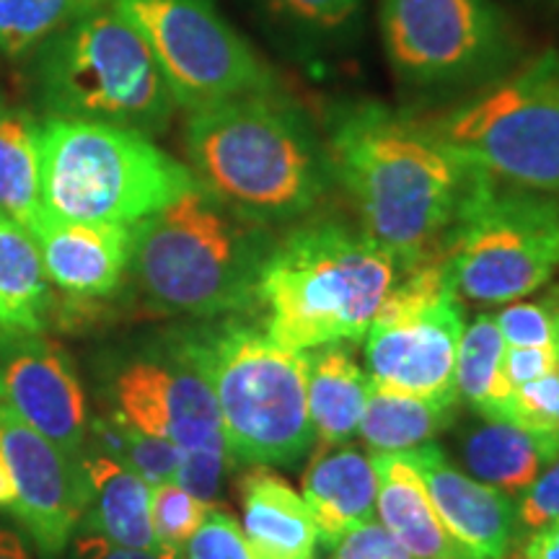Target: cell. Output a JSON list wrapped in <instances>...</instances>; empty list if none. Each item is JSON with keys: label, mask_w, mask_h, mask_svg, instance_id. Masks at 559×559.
<instances>
[{"label": "cell", "mask_w": 559, "mask_h": 559, "mask_svg": "<svg viewBox=\"0 0 559 559\" xmlns=\"http://www.w3.org/2000/svg\"><path fill=\"white\" fill-rule=\"evenodd\" d=\"M324 143L360 228L391 251L400 272L443 260L485 171L466 164L428 120L379 102L334 107Z\"/></svg>", "instance_id": "obj_1"}, {"label": "cell", "mask_w": 559, "mask_h": 559, "mask_svg": "<svg viewBox=\"0 0 559 559\" xmlns=\"http://www.w3.org/2000/svg\"><path fill=\"white\" fill-rule=\"evenodd\" d=\"M185 151L200 187L272 230L317 215L337 187L324 135L283 88L187 111Z\"/></svg>", "instance_id": "obj_2"}, {"label": "cell", "mask_w": 559, "mask_h": 559, "mask_svg": "<svg viewBox=\"0 0 559 559\" xmlns=\"http://www.w3.org/2000/svg\"><path fill=\"white\" fill-rule=\"evenodd\" d=\"M400 275L391 251L366 230L330 215H309L275 236L254 311L277 345L313 349L366 337Z\"/></svg>", "instance_id": "obj_3"}, {"label": "cell", "mask_w": 559, "mask_h": 559, "mask_svg": "<svg viewBox=\"0 0 559 559\" xmlns=\"http://www.w3.org/2000/svg\"><path fill=\"white\" fill-rule=\"evenodd\" d=\"M275 230L251 223L194 181L181 198L132 223L130 285L145 309L221 319L254 311L257 277Z\"/></svg>", "instance_id": "obj_4"}, {"label": "cell", "mask_w": 559, "mask_h": 559, "mask_svg": "<svg viewBox=\"0 0 559 559\" xmlns=\"http://www.w3.org/2000/svg\"><path fill=\"white\" fill-rule=\"evenodd\" d=\"M210 381L230 466H296L313 445L309 353L236 317L179 330Z\"/></svg>", "instance_id": "obj_5"}, {"label": "cell", "mask_w": 559, "mask_h": 559, "mask_svg": "<svg viewBox=\"0 0 559 559\" xmlns=\"http://www.w3.org/2000/svg\"><path fill=\"white\" fill-rule=\"evenodd\" d=\"M29 58L34 96L45 115L156 138L179 109L148 45L111 3L52 34Z\"/></svg>", "instance_id": "obj_6"}, {"label": "cell", "mask_w": 559, "mask_h": 559, "mask_svg": "<svg viewBox=\"0 0 559 559\" xmlns=\"http://www.w3.org/2000/svg\"><path fill=\"white\" fill-rule=\"evenodd\" d=\"M41 210L60 221L132 223L194 187L192 171L143 132L45 115Z\"/></svg>", "instance_id": "obj_7"}, {"label": "cell", "mask_w": 559, "mask_h": 559, "mask_svg": "<svg viewBox=\"0 0 559 559\" xmlns=\"http://www.w3.org/2000/svg\"><path fill=\"white\" fill-rule=\"evenodd\" d=\"M474 169L559 200V55H526L506 75L425 117Z\"/></svg>", "instance_id": "obj_8"}, {"label": "cell", "mask_w": 559, "mask_h": 559, "mask_svg": "<svg viewBox=\"0 0 559 559\" xmlns=\"http://www.w3.org/2000/svg\"><path fill=\"white\" fill-rule=\"evenodd\" d=\"M389 70L419 96L472 94L526 58L498 0H379Z\"/></svg>", "instance_id": "obj_9"}, {"label": "cell", "mask_w": 559, "mask_h": 559, "mask_svg": "<svg viewBox=\"0 0 559 559\" xmlns=\"http://www.w3.org/2000/svg\"><path fill=\"white\" fill-rule=\"evenodd\" d=\"M445 264L459 298L510 304L559 270V200L481 177L453 228Z\"/></svg>", "instance_id": "obj_10"}, {"label": "cell", "mask_w": 559, "mask_h": 559, "mask_svg": "<svg viewBox=\"0 0 559 559\" xmlns=\"http://www.w3.org/2000/svg\"><path fill=\"white\" fill-rule=\"evenodd\" d=\"M148 45L177 107L192 111L280 88L275 70L215 0H109Z\"/></svg>", "instance_id": "obj_11"}, {"label": "cell", "mask_w": 559, "mask_h": 559, "mask_svg": "<svg viewBox=\"0 0 559 559\" xmlns=\"http://www.w3.org/2000/svg\"><path fill=\"white\" fill-rule=\"evenodd\" d=\"M102 412L177 443L181 453L226 445L210 381L179 330L96 358Z\"/></svg>", "instance_id": "obj_12"}, {"label": "cell", "mask_w": 559, "mask_h": 559, "mask_svg": "<svg viewBox=\"0 0 559 559\" xmlns=\"http://www.w3.org/2000/svg\"><path fill=\"white\" fill-rule=\"evenodd\" d=\"M29 234L55 290L52 326L70 334L88 330L130 283L132 226L60 221L41 210Z\"/></svg>", "instance_id": "obj_13"}, {"label": "cell", "mask_w": 559, "mask_h": 559, "mask_svg": "<svg viewBox=\"0 0 559 559\" xmlns=\"http://www.w3.org/2000/svg\"><path fill=\"white\" fill-rule=\"evenodd\" d=\"M0 404L70 456L86 443L94 412L81 370L47 332L0 326Z\"/></svg>", "instance_id": "obj_14"}, {"label": "cell", "mask_w": 559, "mask_h": 559, "mask_svg": "<svg viewBox=\"0 0 559 559\" xmlns=\"http://www.w3.org/2000/svg\"><path fill=\"white\" fill-rule=\"evenodd\" d=\"M456 293L394 319H373L366 332V368L373 389L456 404V355L464 337Z\"/></svg>", "instance_id": "obj_15"}, {"label": "cell", "mask_w": 559, "mask_h": 559, "mask_svg": "<svg viewBox=\"0 0 559 559\" xmlns=\"http://www.w3.org/2000/svg\"><path fill=\"white\" fill-rule=\"evenodd\" d=\"M0 449L19 495L11 519L24 528L41 559L62 557L86 513V485L79 461L3 404Z\"/></svg>", "instance_id": "obj_16"}, {"label": "cell", "mask_w": 559, "mask_h": 559, "mask_svg": "<svg viewBox=\"0 0 559 559\" xmlns=\"http://www.w3.org/2000/svg\"><path fill=\"white\" fill-rule=\"evenodd\" d=\"M440 523L472 559H506L521 536L515 498L459 469L436 443L409 451Z\"/></svg>", "instance_id": "obj_17"}, {"label": "cell", "mask_w": 559, "mask_h": 559, "mask_svg": "<svg viewBox=\"0 0 559 559\" xmlns=\"http://www.w3.org/2000/svg\"><path fill=\"white\" fill-rule=\"evenodd\" d=\"M241 531L254 559H317L319 528L304 495L272 466H247L236 479Z\"/></svg>", "instance_id": "obj_18"}, {"label": "cell", "mask_w": 559, "mask_h": 559, "mask_svg": "<svg viewBox=\"0 0 559 559\" xmlns=\"http://www.w3.org/2000/svg\"><path fill=\"white\" fill-rule=\"evenodd\" d=\"M86 485L81 528L132 549L158 551L151 523V485L111 453L83 443L75 456Z\"/></svg>", "instance_id": "obj_19"}, {"label": "cell", "mask_w": 559, "mask_h": 559, "mask_svg": "<svg viewBox=\"0 0 559 559\" xmlns=\"http://www.w3.org/2000/svg\"><path fill=\"white\" fill-rule=\"evenodd\" d=\"M373 459L366 449L342 443L337 449L313 453L304 474V500L319 528V547L330 549L349 528L376 513Z\"/></svg>", "instance_id": "obj_20"}, {"label": "cell", "mask_w": 559, "mask_h": 559, "mask_svg": "<svg viewBox=\"0 0 559 559\" xmlns=\"http://www.w3.org/2000/svg\"><path fill=\"white\" fill-rule=\"evenodd\" d=\"M379 492V519L415 559H472L440 523L428 487L409 451L370 453Z\"/></svg>", "instance_id": "obj_21"}, {"label": "cell", "mask_w": 559, "mask_h": 559, "mask_svg": "<svg viewBox=\"0 0 559 559\" xmlns=\"http://www.w3.org/2000/svg\"><path fill=\"white\" fill-rule=\"evenodd\" d=\"M453 449L466 474L519 498L559 451V436H539L508 419L477 415L461 425Z\"/></svg>", "instance_id": "obj_22"}, {"label": "cell", "mask_w": 559, "mask_h": 559, "mask_svg": "<svg viewBox=\"0 0 559 559\" xmlns=\"http://www.w3.org/2000/svg\"><path fill=\"white\" fill-rule=\"evenodd\" d=\"M270 37L300 66L340 58L360 39L366 0H251Z\"/></svg>", "instance_id": "obj_23"}, {"label": "cell", "mask_w": 559, "mask_h": 559, "mask_svg": "<svg viewBox=\"0 0 559 559\" xmlns=\"http://www.w3.org/2000/svg\"><path fill=\"white\" fill-rule=\"evenodd\" d=\"M370 381L340 342L313 347L309 353V415L317 451L337 449L358 432L366 412Z\"/></svg>", "instance_id": "obj_24"}, {"label": "cell", "mask_w": 559, "mask_h": 559, "mask_svg": "<svg viewBox=\"0 0 559 559\" xmlns=\"http://www.w3.org/2000/svg\"><path fill=\"white\" fill-rule=\"evenodd\" d=\"M55 290L34 236L0 213V326L50 332Z\"/></svg>", "instance_id": "obj_25"}, {"label": "cell", "mask_w": 559, "mask_h": 559, "mask_svg": "<svg viewBox=\"0 0 559 559\" xmlns=\"http://www.w3.org/2000/svg\"><path fill=\"white\" fill-rule=\"evenodd\" d=\"M0 213L26 230L41 215L39 120L0 96Z\"/></svg>", "instance_id": "obj_26"}, {"label": "cell", "mask_w": 559, "mask_h": 559, "mask_svg": "<svg viewBox=\"0 0 559 559\" xmlns=\"http://www.w3.org/2000/svg\"><path fill=\"white\" fill-rule=\"evenodd\" d=\"M453 423L456 404L428 402L370 386L358 432L368 453H396L432 443L451 430Z\"/></svg>", "instance_id": "obj_27"}, {"label": "cell", "mask_w": 559, "mask_h": 559, "mask_svg": "<svg viewBox=\"0 0 559 559\" xmlns=\"http://www.w3.org/2000/svg\"><path fill=\"white\" fill-rule=\"evenodd\" d=\"M506 340L498 330L495 313H479L464 330L456 355V394L477 415L498 417L506 415L510 400V383L502 370Z\"/></svg>", "instance_id": "obj_28"}, {"label": "cell", "mask_w": 559, "mask_h": 559, "mask_svg": "<svg viewBox=\"0 0 559 559\" xmlns=\"http://www.w3.org/2000/svg\"><path fill=\"white\" fill-rule=\"evenodd\" d=\"M109 0H0V55L29 58L41 41Z\"/></svg>", "instance_id": "obj_29"}, {"label": "cell", "mask_w": 559, "mask_h": 559, "mask_svg": "<svg viewBox=\"0 0 559 559\" xmlns=\"http://www.w3.org/2000/svg\"><path fill=\"white\" fill-rule=\"evenodd\" d=\"M86 443L120 459L122 464L135 469L151 487L160 485V481L177 479L181 464V449L177 443L138 430L135 425L104 415V412L91 415Z\"/></svg>", "instance_id": "obj_30"}, {"label": "cell", "mask_w": 559, "mask_h": 559, "mask_svg": "<svg viewBox=\"0 0 559 559\" xmlns=\"http://www.w3.org/2000/svg\"><path fill=\"white\" fill-rule=\"evenodd\" d=\"M213 506L194 498L190 489L177 481H160L151 487V523L156 534L158 555L181 559V549L205 521Z\"/></svg>", "instance_id": "obj_31"}, {"label": "cell", "mask_w": 559, "mask_h": 559, "mask_svg": "<svg viewBox=\"0 0 559 559\" xmlns=\"http://www.w3.org/2000/svg\"><path fill=\"white\" fill-rule=\"evenodd\" d=\"M502 419L539 436H559V368L510 389Z\"/></svg>", "instance_id": "obj_32"}, {"label": "cell", "mask_w": 559, "mask_h": 559, "mask_svg": "<svg viewBox=\"0 0 559 559\" xmlns=\"http://www.w3.org/2000/svg\"><path fill=\"white\" fill-rule=\"evenodd\" d=\"M181 559H254L243 539L241 523L218 506L207 510L205 521L181 549Z\"/></svg>", "instance_id": "obj_33"}, {"label": "cell", "mask_w": 559, "mask_h": 559, "mask_svg": "<svg viewBox=\"0 0 559 559\" xmlns=\"http://www.w3.org/2000/svg\"><path fill=\"white\" fill-rule=\"evenodd\" d=\"M234 469L226 445H207V449L181 453V464L177 472V485L190 489L194 498L207 506H218L223 481L226 474Z\"/></svg>", "instance_id": "obj_34"}, {"label": "cell", "mask_w": 559, "mask_h": 559, "mask_svg": "<svg viewBox=\"0 0 559 559\" xmlns=\"http://www.w3.org/2000/svg\"><path fill=\"white\" fill-rule=\"evenodd\" d=\"M498 330L508 347H551L555 332L542 300H510L500 313H495Z\"/></svg>", "instance_id": "obj_35"}, {"label": "cell", "mask_w": 559, "mask_h": 559, "mask_svg": "<svg viewBox=\"0 0 559 559\" xmlns=\"http://www.w3.org/2000/svg\"><path fill=\"white\" fill-rule=\"evenodd\" d=\"M515 510L521 531H536L559 519V451L515 498Z\"/></svg>", "instance_id": "obj_36"}, {"label": "cell", "mask_w": 559, "mask_h": 559, "mask_svg": "<svg viewBox=\"0 0 559 559\" xmlns=\"http://www.w3.org/2000/svg\"><path fill=\"white\" fill-rule=\"evenodd\" d=\"M326 551L332 559H415L383 523L373 519L349 528Z\"/></svg>", "instance_id": "obj_37"}, {"label": "cell", "mask_w": 559, "mask_h": 559, "mask_svg": "<svg viewBox=\"0 0 559 559\" xmlns=\"http://www.w3.org/2000/svg\"><path fill=\"white\" fill-rule=\"evenodd\" d=\"M559 368V358L551 347H508L502 358V370L510 386L536 381L547 376L549 370Z\"/></svg>", "instance_id": "obj_38"}, {"label": "cell", "mask_w": 559, "mask_h": 559, "mask_svg": "<svg viewBox=\"0 0 559 559\" xmlns=\"http://www.w3.org/2000/svg\"><path fill=\"white\" fill-rule=\"evenodd\" d=\"M68 559H171L158 555V551L148 549H132L122 547V544H115L104 539L102 534H94V531H75V536L68 544Z\"/></svg>", "instance_id": "obj_39"}, {"label": "cell", "mask_w": 559, "mask_h": 559, "mask_svg": "<svg viewBox=\"0 0 559 559\" xmlns=\"http://www.w3.org/2000/svg\"><path fill=\"white\" fill-rule=\"evenodd\" d=\"M0 559H34L29 536L5 513H0Z\"/></svg>", "instance_id": "obj_40"}, {"label": "cell", "mask_w": 559, "mask_h": 559, "mask_svg": "<svg viewBox=\"0 0 559 559\" xmlns=\"http://www.w3.org/2000/svg\"><path fill=\"white\" fill-rule=\"evenodd\" d=\"M526 559H559V519L531 531L526 542Z\"/></svg>", "instance_id": "obj_41"}, {"label": "cell", "mask_w": 559, "mask_h": 559, "mask_svg": "<svg viewBox=\"0 0 559 559\" xmlns=\"http://www.w3.org/2000/svg\"><path fill=\"white\" fill-rule=\"evenodd\" d=\"M544 309H547L549 319H551V332H555V353L559 358V285H555V288L547 290V296L542 298Z\"/></svg>", "instance_id": "obj_42"}, {"label": "cell", "mask_w": 559, "mask_h": 559, "mask_svg": "<svg viewBox=\"0 0 559 559\" xmlns=\"http://www.w3.org/2000/svg\"><path fill=\"white\" fill-rule=\"evenodd\" d=\"M542 3H549V5H557V9H559V0H542Z\"/></svg>", "instance_id": "obj_43"}]
</instances>
